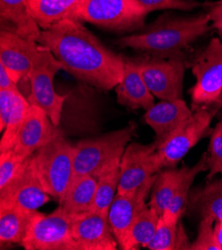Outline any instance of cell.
Wrapping results in <instances>:
<instances>
[{
  "label": "cell",
  "instance_id": "cell-1",
  "mask_svg": "<svg viewBox=\"0 0 222 250\" xmlns=\"http://www.w3.org/2000/svg\"><path fill=\"white\" fill-rule=\"evenodd\" d=\"M37 42L66 72L88 85L109 91L122 80L125 57L107 48L79 20L65 19L41 30Z\"/></svg>",
  "mask_w": 222,
  "mask_h": 250
},
{
  "label": "cell",
  "instance_id": "cell-30",
  "mask_svg": "<svg viewBox=\"0 0 222 250\" xmlns=\"http://www.w3.org/2000/svg\"><path fill=\"white\" fill-rule=\"evenodd\" d=\"M208 180H212L216 174H222V122H219L210 135L207 153Z\"/></svg>",
  "mask_w": 222,
  "mask_h": 250
},
{
  "label": "cell",
  "instance_id": "cell-18",
  "mask_svg": "<svg viewBox=\"0 0 222 250\" xmlns=\"http://www.w3.org/2000/svg\"><path fill=\"white\" fill-rule=\"evenodd\" d=\"M29 107L30 103L27 98L19 89H0V130L3 132L0 142V153L13 148Z\"/></svg>",
  "mask_w": 222,
  "mask_h": 250
},
{
  "label": "cell",
  "instance_id": "cell-16",
  "mask_svg": "<svg viewBox=\"0 0 222 250\" xmlns=\"http://www.w3.org/2000/svg\"><path fill=\"white\" fill-rule=\"evenodd\" d=\"M59 131L60 129L41 108L30 104L12 149L29 158L50 142Z\"/></svg>",
  "mask_w": 222,
  "mask_h": 250
},
{
  "label": "cell",
  "instance_id": "cell-32",
  "mask_svg": "<svg viewBox=\"0 0 222 250\" xmlns=\"http://www.w3.org/2000/svg\"><path fill=\"white\" fill-rule=\"evenodd\" d=\"M214 221L211 216H203L196 239L190 244L189 250H220L214 235Z\"/></svg>",
  "mask_w": 222,
  "mask_h": 250
},
{
  "label": "cell",
  "instance_id": "cell-6",
  "mask_svg": "<svg viewBox=\"0 0 222 250\" xmlns=\"http://www.w3.org/2000/svg\"><path fill=\"white\" fill-rule=\"evenodd\" d=\"M190 66L196 79L188 92L193 106H222V40L212 38Z\"/></svg>",
  "mask_w": 222,
  "mask_h": 250
},
{
  "label": "cell",
  "instance_id": "cell-21",
  "mask_svg": "<svg viewBox=\"0 0 222 250\" xmlns=\"http://www.w3.org/2000/svg\"><path fill=\"white\" fill-rule=\"evenodd\" d=\"M84 0H28L30 12L41 30H46L74 13Z\"/></svg>",
  "mask_w": 222,
  "mask_h": 250
},
{
  "label": "cell",
  "instance_id": "cell-8",
  "mask_svg": "<svg viewBox=\"0 0 222 250\" xmlns=\"http://www.w3.org/2000/svg\"><path fill=\"white\" fill-rule=\"evenodd\" d=\"M73 215L61 206L49 214L36 210L21 246L26 250H74Z\"/></svg>",
  "mask_w": 222,
  "mask_h": 250
},
{
  "label": "cell",
  "instance_id": "cell-22",
  "mask_svg": "<svg viewBox=\"0 0 222 250\" xmlns=\"http://www.w3.org/2000/svg\"><path fill=\"white\" fill-rule=\"evenodd\" d=\"M35 211L15 206L0 207V242L2 246L4 244L21 245Z\"/></svg>",
  "mask_w": 222,
  "mask_h": 250
},
{
  "label": "cell",
  "instance_id": "cell-3",
  "mask_svg": "<svg viewBox=\"0 0 222 250\" xmlns=\"http://www.w3.org/2000/svg\"><path fill=\"white\" fill-rule=\"evenodd\" d=\"M136 134V124L94 139L80 141L76 146L74 177L99 178L111 166L121 161L128 144Z\"/></svg>",
  "mask_w": 222,
  "mask_h": 250
},
{
  "label": "cell",
  "instance_id": "cell-24",
  "mask_svg": "<svg viewBox=\"0 0 222 250\" xmlns=\"http://www.w3.org/2000/svg\"><path fill=\"white\" fill-rule=\"evenodd\" d=\"M187 168L188 167H186L181 169L169 168L157 174L152 188L149 206L155 209L160 216L176 194L185 176Z\"/></svg>",
  "mask_w": 222,
  "mask_h": 250
},
{
  "label": "cell",
  "instance_id": "cell-7",
  "mask_svg": "<svg viewBox=\"0 0 222 250\" xmlns=\"http://www.w3.org/2000/svg\"><path fill=\"white\" fill-rule=\"evenodd\" d=\"M60 70H64L63 65L50 50L42 46L29 74L30 91L26 97L31 105L41 108L57 127L66 100L65 96L57 94L53 85L55 75Z\"/></svg>",
  "mask_w": 222,
  "mask_h": 250
},
{
  "label": "cell",
  "instance_id": "cell-25",
  "mask_svg": "<svg viewBox=\"0 0 222 250\" xmlns=\"http://www.w3.org/2000/svg\"><path fill=\"white\" fill-rule=\"evenodd\" d=\"M160 217L156 210L147 204L135 218L121 249L137 250L141 247L146 248L156 233Z\"/></svg>",
  "mask_w": 222,
  "mask_h": 250
},
{
  "label": "cell",
  "instance_id": "cell-4",
  "mask_svg": "<svg viewBox=\"0 0 222 250\" xmlns=\"http://www.w3.org/2000/svg\"><path fill=\"white\" fill-rule=\"evenodd\" d=\"M76 146L70 145L61 130L33 154L36 169L45 191L59 203L74 177Z\"/></svg>",
  "mask_w": 222,
  "mask_h": 250
},
{
  "label": "cell",
  "instance_id": "cell-29",
  "mask_svg": "<svg viewBox=\"0 0 222 250\" xmlns=\"http://www.w3.org/2000/svg\"><path fill=\"white\" fill-rule=\"evenodd\" d=\"M191 203L202 216L222 220V178L207 184L192 194Z\"/></svg>",
  "mask_w": 222,
  "mask_h": 250
},
{
  "label": "cell",
  "instance_id": "cell-27",
  "mask_svg": "<svg viewBox=\"0 0 222 250\" xmlns=\"http://www.w3.org/2000/svg\"><path fill=\"white\" fill-rule=\"evenodd\" d=\"M208 169L207 167V154H204L202 158L200 160L195 166L188 167L185 176L179 187L176 194L172 197L170 203L168 204L167 208L164 209L162 214L163 218L171 221H180L183 211L185 210V207L188 201V194L190 188L197 177V174L202 171Z\"/></svg>",
  "mask_w": 222,
  "mask_h": 250
},
{
  "label": "cell",
  "instance_id": "cell-34",
  "mask_svg": "<svg viewBox=\"0 0 222 250\" xmlns=\"http://www.w3.org/2000/svg\"><path fill=\"white\" fill-rule=\"evenodd\" d=\"M202 5L210 18L211 27L217 31L222 40V0L215 2H206Z\"/></svg>",
  "mask_w": 222,
  "mask_h": 250
},
{
  "label": "cell",
  "instance_id": "cell-12",
  "mask_svg": "<svg viewBox=\"0 0 222 250\" xmlns=\"http://www.w3.org/2000/svg\"><path fill=\"white\" fill-rule=\"evenodd\" d=\"M158 146L131 143L127 146L120 163L118 193L125 194L139 188L161 169L157 157Z\"/></svg>",
  "mask_w": 222,
  "mask_h": 250
},
{
  "label": "cell",
  "instance_id": "cell-36",
  "mask_svg": "<svg viewBox=\"0 0 222 250\" xmlns=\"http://www.w3.org/2000/svg\"><path fill=\"white\" fill-rule=\"evenodd\" d=\"M214 235L220 250H222V220H216L214 224Z\"/></svg>",
  "mask_w": 222,
  "mask_h": 250
},
{
  "label": "cell",
  "instance_id": "cell-13",
  "mask_svg": "<svg viewBox=\"0 0 222 250\" xmlns=\"http://www.w3.org/2000/svg\"><path fill=\"white\" fill-rule=\"evenodd\" d=\"M42 46L18 34L1 30L0 33V64H2L11 78L19 84L29 82V74L34 60Z\"/></svg>",
  "mask_w": 222,
  "mask_h": 250
},
{
  "label": "cell",
  "instance_id": "cell-35",
  "mask_svg": "<svg viewBox=\"0 0 222 250\" xmlns=\"http://www.w3.org/2000/svg\"><path fill=\"white\" fill-rule=\"evenodd\" d=\"M0 89H7V90H18V84L14 82L11 78L6 68L0 64ZM20 90V89H19Z\"/></svg>",
  "mask_w": 222,
  "mask_h": 250
},
{
  "label": "cell",
  "instance_id": "cell-19",
  "mask_svg": "<svg viewBox=\"0 0 222 250\" xmlns=\"http://www.w3.org/2000/svg\"><path fill=\"white\" fill-rule=\"evenodd\" d=\"M118 103L132 110H149L155 105V96L147 88L137 59L125 57L124 76L115 88Z\"/></svg>",
  "mask_w": 222,
  "mask_h": 250
},
{
  "label": "cell",
  "instance_id": "cell-11",
  "mask_svg": "<svg viewBox=\"0 0 222 250\" xmlns=\"http://www.w3.org/2000/svg\"><path fill=\"white\" fill-rule=\"evenodd\" d=\"M38 177L34 156L24 162L14 179L0 189V207L15 206L28 210H38L50 202Z\"/></svg>",
  "mask_w": 222,
  "mask_h": 250
},
{
  "label": "cell",
  "instance_id": "cell-9",
  "mask_svg": "<svg viewBox=\"0 0 222 250\" xmlns=\"http://www.w3.org/2000/svg\"><path fill=\"white\" fill-rule=\"evenodd\" d=\"M137 61L147 88L155 97L166 101L182 99L183 55L162 58L146 54L137 58Z\"/></svg>",
  "mask_w": 222,
  "mask_h": 250
},
{
  "label": "cell",
  "instance_id": "cell-2",
  "mask_svg": "<svg viewBox=\"0 0 222 250\" xmlns=\"http://www.w3.org/2000/svg\"><path fill=\"white\" fill-rule=\"evenodd\" d=\"M211 28L206 12L193 16L163 14L139 32L117 40L121 48H132L147 55L170 58L183 55L195 40Z\"/></svg>",
  "mask_w": 222,
  "mask_h": 250
},
{
  "label": "cell",
  "instance_id": "cell-33",
  "mask_svg": "<svg viewBox=\"0 0 222 250\" xmlns=\"http://www.w3.org/2000/svg\"><path fill=\"white\" fill-rule=\"evenodd\" d=\"M138 1L149 13L164 9L190 11L196 7L202 6L201 3L193 1V0H138Z\"/></svg>",
  "mask_w": 222,
  "mask_h": 250
},
{
  "label": "cell",
  "instance_id": "cell-20",
  "mask_svg": "<svg viewBox=\"0 0 222 250\" xmlns=\"http://www.w3.org/2000/svg\"><path fill=\"white\" fill-rule=\"evenodd\" d=\"M0 16L2 27L6 25L2 30L37 42L41 28L30 12L28 0H0Z\"/></svg>",
  "mask_w": 222,
  "mask_h": 250
},
{
  "label": "cell",
  "instance_id": "cell-14",
  "mask_svg": "<svg viewBox=\"0 0 222 250\" xmlns=\"http://www.w3.org/2000/svg\"><path fill=\"white\" fill-rule=\"evenodd\" d=\"M72 239L74 250H116L119 246L108 216L93 210L73 215Z\"/></svg>",
  "mask_w": 222,
  "mask_h": 250
},
{
  "label": "cell",
  "instance_id": "cell-23",
  "mask_svg": "<svg viewBox=\"0 0 222 250\" xmlns=\"http://www.w3.org/2000/svg\"><path fill=\"white\" fill-rule=\"evenodd\" d=\"M97 183V179L91 176L73 178L63 199L59 203L60 206L73 215L91 211Z\"/></svg>",
  "mask_w": 222,
  "mask_h": 250
},
{
  "label": "cell",
  "instance_id": "cell-26",
  "mask_svg": "<svg viewBox=\"0 0 222 250\" xmlns=\"http://www.w3.org/2000/svg\"><path fill=\"white\" fill-rule=\"evenodd\" d=\"M189 247L190 243L180 221L167 220L162 216L160 217L153 239L146 246L150 250L189 249Z\"/></svg>",
  "mask_w": 222,
  "mask_h": 250
},
{
  "label": "cell",
  "instance_id": "cell-10",
  "mask_svg": "<svg viewBox=\"0 0 222 250\" xmlns=\"http://www.w3.org/2000/svg\"><path fill=\"white\" fill-rule=\"evenodd\" d=\"M195 111L183 126L157 148V157L161 168L174 167L210 130L214 112L205 106H194Z\"/></svg>",
  "mask_w": 222,
  "mask_h": 250
},
{
  "label": "cell",
  "instance_id": "cell-17",
  "mask_svg": "<svg viewBox=\"0 0 222 250\" xmlns=\"http://www.w3.org/2000/svg\"><path fill=\"white\" fill-rule=\"evenodd\" d=\"M183 99L166 101L161 100L145 111L144 122L156 134L155 144L159 146L179 131L192 116Z\"/></svg>",
  "mask_w": 222,
  "mask_h": 250
},
{
  "label": "cell",
  "instance_id": "cell-31",
  "mask_svg": "<svg viewBox=\"0 0 222 250\" xmlns=\"http://www.w3.org/2000/svg\"><path fill=\"white\" fill-rule=\"evenodd\" d=\"M26 159L13 149L0 153V189L4 188L14 179Z\"/></svg>",
  "mask_w": 222,
  "mask_h": 250
},
{
  "label": "cell",
  "instance_id": "cell-15",
  "mask_svg": "<svg viewBox=\"0 0 222 250\" xmlns=\"http://www.w3.org/2000/svg\"><path fill=\"white\" fill-rule=\"evenodd\" d=\"M157 174L134 191L125 194H116L110 207L108 220L120 248L124 246L135 218L147 205L145 201L151 194Z\"/></svg>",
  "mask_w": 222,
  "mask_h": 250
},
{
  "label": "cell",
  "instance_id": "cell-5",
  "mask_svg": "<svg viewBox=\"0 0 222 250\" xmlns=\"http://www.w3.org/2000/svg\"><path fill=\"white\" fill-rule=\"evenodd\" d=\"M149 14L138 0H84L73 19L114 31H137L143 28Z\"/></svg>",
  "mask_w": 222,
  "mask_h": 250
},
{
  "label": "cell",
  "instance_id": "cell-28",
  "mask_svg": "<svg viewBox=\"0 0 222 250\" xmlns=\"http://www.w3.org/2000/svg\"><path fill=\"white\" fill-rule=\"evenodd\" d=\"M120 162L108 167L100 177L97 178V188L94 198L93 211L108 216L110 207L118 193L120 183Z\"/></svg>",
  "mask_w": 222,
  "mask_h": 250
}]
</instances>
